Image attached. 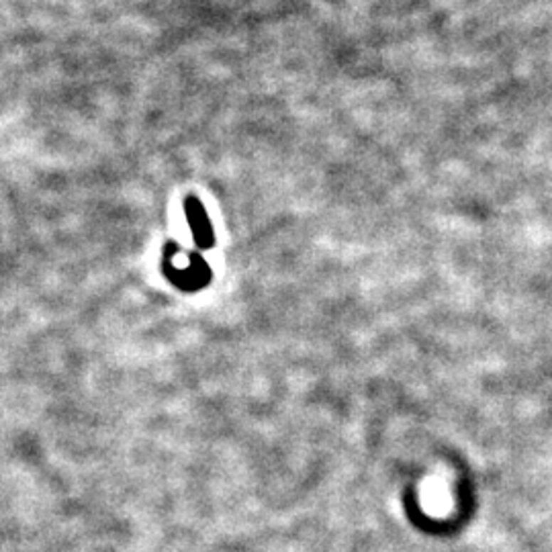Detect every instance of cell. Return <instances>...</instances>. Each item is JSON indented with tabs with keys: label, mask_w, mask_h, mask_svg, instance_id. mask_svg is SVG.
I'll return each instance as SVG.
<instances>
[{
	"label": "cell",
	"mask_w": 552,
	"mask_h": 552,
	"mask_svg": "<svg viewBox=\"0 0 552 552\" xmlns=\"http://www.w3.org/2000/svg\"><path fill=\"white\" fill-rule=\"evenodd\" d=\"M186 211H189V219L193 221L196 242L201 245H211V229L207 225V217H205L203 209L198 207V203L196 201H189Z\"/></svg>",
	"instance_id": "6da1fadb"
}]
</instances>
